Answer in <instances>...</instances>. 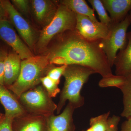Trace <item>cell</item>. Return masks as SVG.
<instances>
[{
  "instance_id": "1",
  "label": "cell",
  "mask_w": 131,
  "mask_h": 131,
  "mask_svg": "<svg viewBox=\"0 0 131 131\" xmlns=\"http://www.w3.org/2000/svg\"><path fill=\"white\" fill-rule=\"evenodd\" d=\"M57 36L56 43L47 55L50 64L82 66L94 71L102 78L113 75L101 47V40H88L75 30L66 31Z\"/></svg>"
},
{
  "instance_id": "2",
  "label": "cell",
  "mask_w": 131,
  "mask_h": 131,
  "mask_svg": "<svg viewBox=\"0 0 131 131\" xmlns=\"http://www.w3.org/2000/svg\"><path fill=\"white\" fill-rule=\"evenodd\" d=\"M95 73L93 70L82 66L67 65L63 75L65 82L57 105V114L60 113L66 101H69L75 109L83 105L84 98L81 95V90L90 76Z\"/></svg>"
},
{
  "instance_id": "3",
  "label": "cell",
  "mask_w": 131,
  "mask_h": 131,
  "mask_svg": "<svg viewBox=\"0 0 131 131\" xmlns=\"http://www.w3.org/2000/svg\"><path fill=\"white\" fill-rule=\"evenodd\" d=\"M52 64L48 55L33 56L22 60L18 77L7 88L18 98L24 92L39 85Z\"/></svg>"
},
{
  "instance_id": "4",
  "label": "cell",
  "mask_w": 131,
  "mask_h": 131,
  "mask_svg": "<svg viewBox=\"0 0 131 131\" xmlns=\"http://www.w3.org/2000/svg\"><path fill=\"white\" fill-rule=\"evenodd\" d=\"M58 8L51 21L41 31L35 48L38 51L44 50L52 39L57 35L75 28L76 16L65 5L59 2Z\"/></svg>"
},
{
  "instance_id": "5",
  "label": "cell",
  "mask_w": 131,
  "mask_h": 131,
  "mask_svg": "<svg viewBox=\"0 0 131 131\" xmlns=\"http://www.w3.org/2000/svg\"><path fill=\"white\" fill-rule=\"evenodd\" d=\"M18 98L26 112L30 114L47 117L54 114L57 108L42 85L28 90Z\"/></svg>"
},
{
  "instance_id": "6",
  "label": "cell",
  "mask_w": 131,
  "mask_h": 131,
  "mask_svg": "<svg viewBox=\"0 0 131 131\" xmlns=\"http://www.w3.org/2000/svg\"><path fill=\"white\" fill-rule=\"evenodd\" d=\"M130 25L128 15L119 23H111L108 26L109 34L107 37L101 40V47L111 68L114 65L117 52L123 50L127 44V30Z\"/></svg>"
},
{
  "instance_id": "7",
  "label": "cell",
  "mask_w": 131,
  "mask_h": 131,
  "mask_svg": "<svg viewBox=\"0 0 131 131\" xmlns=\"http://www.w3.org/2000/svg\"><path fill=\"white\" fill-rule=\"evenodd\" d=\"M0 1L11 23L29 48L33 49L37 41V34L34 29L9 1Z\"/></svg>"
},
{
  "instance_id": "8",
  "label": "cell",
  "mask_w": 131,
  "mask_h": 131,
  "mask_svg": "<svg viewBox=\"0 0 131 131\" xmlns=\"http://www.w3.org/2000/svg\"><path fill=\"white\" fill-rule=\"evenodd\" d=\"M76 24L75 30L86 39L91 41H98L107 37L109 27L101 23L94 21L89 17L76 14Z\"/></svg>"
},
{
  "instance_id": "9",
  "label": "cell",
  "mask_w": 131,
  "mask_h": 131,
  "mask_svg": "<svg viewBox=\"0 0 131 131\" xmlns=\"http://www.w3.org/2000/svg\"><path fill=\"white\" fill-rule=\"evenodd\" d=\"M0 39L12 47L21 60L34 56L30 49L21 40L10 22L6 19H0Z\"/></svg>"
},
{
  "instance_id": "10",
  "label": "cell",
  "mask_w": 131,
  "mask_h": 131,
  "mask_svg": "<svg viewBox=\"0 0 131 131\" xmlns=\"http://www.w3.org/2000/svg\"><path fill=\"white\" fill-rule=\"evenodd\" d=\"M75 108L68 103L62 112L46 117L47 131H75L76 127L73 118Z\"/></svg>"
},
{
  "instance_id": "11",
  "label": "cell",
  "mask_w": 131,
  "mask_h": 131,
  "mask_svg": "<svg viewBox=\"0 0 131 131\" xmlns=\"http://www.w3.org/2000/svg\"><path fill=\"white\" fill-rule=\"evenodd\" d=\"M13 131H47L46 117L27 113L13 120Z\"/></svg>"
},
{
  "instance_id": "12",
  "label": "cell",
  "mask_w": 131,
  "mask_h": 131,
  "mask_svg": "<svg viewBox=\"0 0 131 131\" xmlns=\"http://www.w3.org/2000/svg\"><path fill=\"white\" fill-rule=\"evenodd\" d=\"M0 101L5 109V117L14 119L27 112L18 98L4 85H0Z\"/></svg>"
},
{
  "instance_id": "13",
  "label": "cell",
  "mask_w": 131,
  "mask_h": 131,
  "mask_svg": "<svg viewBox=\"0 0 131 131\" xmlns=\"http://www.w3.org/2000/svg\"><path fill=\"white\" fill-rule=\"evenodd\" d=\"M31 3L36 20L40 25L44 26L47 25L56 13L58 2L49 0H33Z\"/></svg>"
},
{
  "instance_id": "14",
  "label": "cell",
  "mask_w": 131,
  "mask_h": 131,
  "mask_svg": "<svg viewBox=\"0 0 131 131\" xmlns=\"http://www.w3.org/2000/svg\"><path fill=\"white\" fill-rule=\"evenodd\" d=\"M110 14L112 23L118 24L124 20L131 10V0H101Z\"/></svg>"
},
{
  "instance_id": "15",
  "label": "cell",
  "mask_w": 131,
  "mask_h": 131,
  "mask_svg": "<svg viewBox=\"0 0 131 131\" xmlns=\"http://www.w3.org/2000/svg\"><path fill=\"white\" fill-rule=\"evenodd\" d=\"M127 38L126 46L117 54L114 63L115 74L125 78L131 75V31Z\"/></svg>"
},
{
  "instance_id": "16",
  "label": "cell",
  "mask_w": 131,
  "mask_h": 131,
  "mask_svg": "<svg viewBox=\"0 0 131 131\" xmlns=\"http://www.w3.org/2000/svg\"><path fill=\"white\" fill-rule=\"evenodd\" d=\"M21 60L15 52L7 54L4 59V86L6 88L12 85L18 77L21 68Z\"/></svg>"
},
{
  "instance_id": "17",
  "label": "cell",
  "mask_w": 131,
  "mask_h": 131,
  "mask_svg": "<svg viewBox=\"0 0 131 131\" xmlns=\"http://www.w3.org/2000/svg\"><path fill=\"white\" fill-rule=\"evenodd\" d=\"M59 2L67 6L75 14L87 16L94 21H98L95 15L94 10L90 7L84 0H63Z\"/></svg>"
},
{
  "instance_id": "18",
  "label": "cell",
  "mask_w": 131,
  "mask_h": 131,
  "mask_svg": "<svg viewBox=\"0 0 131 131\" xmlns=\"http://www.w3.org/2000/svg\"><path fill=\"white\" fill-rule=\"evenodd\" d=\"M120 89L123 94L124 104L121 116L129 119L131 118V75L126 77L125 82Z\"/></svg>"
},
{
  "instance_id": "19",
  "label": "cell",
  "mask_w": 131,
  "mask_h": 131,
  "mask_svg": "<svg viewBox=\"0 0 131 131\" xmlns=\"http://www.w3.org/2000/svg\"><path fill=\"white\" fill-rule=\"evenodd\" d=\"M94 10H95L98 15L100 22L108 26L112 23L110 16L108 15L105 8L101 0H88Z\"/></svg>"
},
{
  "instance_id": "20",
  "label": "cell",
  "mask_w": 131,
  "mask_h": 131,
  "mask_svg": "<svg viewBox=\"0 0 131 131\" xmlns=\"http://www.w3.org/2000/svg\"><path fill=\"white\" fill-rule=\"evenodd\" d=\"M110 112L93 117L90 119V128L93 131H106L108 128V119Z\"/></svg>"
},
{
  "instance_id": "21",
  "label": "cell",
  "mask_w": 131,
  "mask_h": 131,
  "mask_svg": "<svg viewBox=\"0 0 131 131\" xmlns=\"http://www.w3.org/2000/svg\"><path fill=\"white\" fill-rule=\"evenodd\" d=\"M126 78L121 76L113 74L110 76L102 78L99 82V86L101 88L116 87L120 89L123 85Z\"/></svg>"
},
{
  "instance_id": "22",
  "label": "cell",
  "mask_w": 131,
  "mask_h": 131,
  "mask_svg": "<svg viewBox=\"0 0 131 131\" xmlns=\"http://www.w3.org/2000/svg\"><path fill=\"white\" fill-rule=\"evenodd\" d=\"M40 83L52 98L56 97L60 93L58 84L47 75L41 78Z\"/></svg>"
},
{
  "instance_id": "23",
  "label": "cell",
  "mask_w": 131,
  "mask_h": 131,
  "mask_svg": "<svg viewBox=\"0 0 131 131\" xmlns=\"http://www.w3.org/2000/svg\"><path fill=\"white\" fill-rule=\"evenodd\" d=\"M67 66V65H63L57 67L52 64L47 72L46 75L59 85L60 83L61 78L63 75Z\"/></svg>"
},
{
  "instance_id": "24",
  "label": "cell",
  "mask_w": 131,
  "mask_h": 131,
  "mask_svg": "<svg viewBox=\"0 0 131 131\" xmlns=\"http://www.w3.org/2000/svg\"><path fill=\"white\" fill-rule=\"evenodd\" d=\"M12 2L20 12L26 13L29 11V1L27 0H13Z\"/></svg>"
},
{
  "instance_id": "25",
  "label": "cell",
  "mask_w": 131,
  "mask_h": 131,
  "mask_svg": "<svg viewBox=\"0 0 131 131\" xmlns=\"http://www.w3.org/2000/svg\"><path fill=\"white\" fill-rule=\"evenodd\" d=\"M120 121V118L117 115H113L108 119V128L106 131H118V125Z\"/></svg>"
},
{
  "instance_id": "26",
  "label": "cell",
  "mask_w": 131,
  "mask_h": 131,
  "mask_svg": "<svg viewBox=\"0 0 131 131\" xmlns=\"http://www.w3.org/2000/svg\"><path fill=\"white\" fill-rule=\"evenodd\" d=\"M13 120L12 119L5 116L0 122V131H13L12 127Z\"/></svg>"
},
{
  "instance_id": "27",
  "label": "cell",
  "mask_w": 131,
  "mask_h": 131,
  "mask_svg": "<svg viewBox=\"0 0 131 131\" xmlns=\"http://www.w3.org/2000/svg\"><path fill=\"white\" fill-rule=\"evenodd\" d=\"M5 64L4 60L0 61V85L4 86Z\"/></svg>"
},
{
  "instance_id": "28",
  "label": "cell",
  "mask_w": 131,
  "mask_h": 131,
  "mask_svg": "<svg viewBox=\"0 0 131 131\" xmlns=\"http://www.w3.org/2000/svg\"><path fill=\"white\" fill-rule=\"evenodd\" d=\"M120 131H131V118L123 122Z\"/></svg>"
},
{
  "instance_id": "29",
  "label": "cell",
  "mask_w": 131,
  "mask_h": 131,
  "mask_svg": "<svg viewBox=\"0 0 131 131\" xmlns=\"http://www.w3.org/2000/svg\"><path fill=\"white\" fill-rule=\"evenodd\" d=\"M6 16V12H5L4 8L3 7L1 2V1H0V19H6L5 18Z\"/></svg>"
},
{
  "instance_id": "30",
  "label": "cell",
  "mask_w": 131,
  "mask_h": 131,
  "mask_svg": "<svg viewBox=\"0 0 131 131\" xmlns=\"http://www.w3.org/2000/svg\"><path fill=\"white\" fill-rule=\"evenodd\" d=\"M7 54L6 51L0 49V61L4 60Z\"/></svg>"
},
{
  "instance_id": "31",
  "label": "cell",
  "mask_w": 131,
  "mask_h": 131,
  "mask_svg": "<svg viewBox=\"0 0 131 131\" xmlns=\"http://www.w3.org/2000/svg\"><path fill=\"white\" fill-rule=\"evenodd\" d=\"M5 117V115L2 114L0 113V122Z\"/></svg>"
},
{
  "instance_id": "32",
  "label": "cell",
  "mask_w": 131,
  "mask_h": 131,
  "mask_svg": "<svg viewBox=\"0 0 131 131\" xmlns=\"http://www.w3.org/2000/svg\"><path fill=\"white\" fill-rule=\"evenodd\" d=\"M128 16H129V20H130V25H131V10L129 12V14H128Z\"/></svg>"
},
{
  "instance_id": "33",
  "label": "cell",
  "mask_w": 131,
  "mask_h": 131,
  "mask_svg": "<svg viewBox=\"0 0 131 131\" xmlns=\"http://www.w3.org/2000/svg\"><path fill=\"white\" fill-rule=\"evenodd\" d=\"M82 131H92V130H91V128H90V127H89V128L88 129H87L86 130H82Z\"/></svg>"
}]
</instances>
